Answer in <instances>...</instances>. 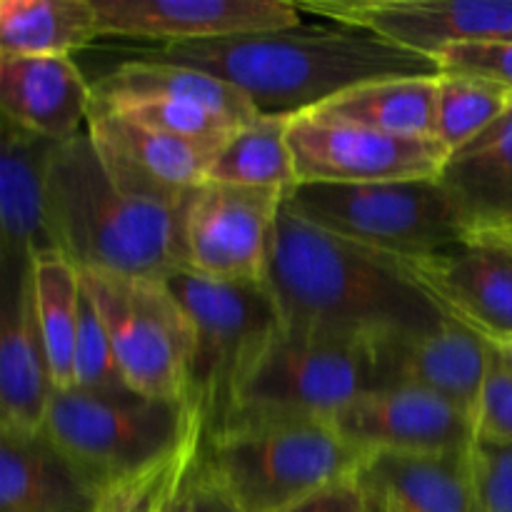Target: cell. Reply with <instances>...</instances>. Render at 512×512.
<instances>
[{"instance_id":"cell-1","label":"cell","mask_w":512,"mask_h":512,"mask_svg":"<svg viewBox=\"0 0 512 512\" xmlns=\"http://www.w3.org/2000/svg\"><path fill=\"white\" fill-rule=\"evenodd\" d=\"M265 285L290 333L408 340L450 320L398 258L330 235L280 208Z\"/></svg>"},{"instance_id":"cell-27","label":"cell","mask_w":512,"mask_h":512,"mask_svg":"<svg viewBox=\"0 0 512 512\" xmlns=\"http://www.w3.org/2000/svg\"><path fill=\"white\" fill-rule=\"evenodd\" d=\"M30 273H33L35 310L48 345L55 388L70 390L75 388V340H78L80 305L85 293L83 275L58 250L35 255Z\"/></svg>"},{"instance_id":"cell-15","label":"cell","mask_w":512,"mask_h":512,"mask_svg":"<svg viewBox=\"0 0 512 512\" xmlns=\"http://www.w3.org/2000/svg\"><path fill=\"white\" fill-rule=\"evenodd\" d=\"M100 35L168 45L213 43L303 25L288 0H93Z\"/></svg>"},{"instance_id":"cell-35","label":"cell","mask_w":512,"mask_h":512,"mask_svg":"<svg viewBox=\"0 0 512 512\" xmlns=\"http://www.w3.org/2000/svg\"><path fill=\"white\" fill-rule=\"evenodd\" d=\"M440 73L475 75L512 90V43H455L435 53Z\"/></svg>"},{"instance_id":"cell-28","label":"cell","mask_w":512,"mask_h":512,"mask_svg":"<svg viewBox=\"0 0 512 512\" xmlns=\"http://www.w3.org/2000/svg\"><path fill=\"white\" fill-rule=\"evenodd\" d=\"M293 115H260L235 130L218 150L210 183L280 190L288 195L298 185L288 130Z\"/></svg>"},{"instance_id":"cell-4","label":"cell","mask_w":512,"mask_h":512,"mask_svg":"<svg viewBox=\"0 0 512 512\" xmlns=\"http://www.w3.org/2000/svg\"><path fill=\"white\" fill-rule=\"evenodd\" d=\"M43 433L110 495L173 465L203 423L188 400L70 388L55 390Z\"/></svg>"},{"instance_id":"cell-31","label":"cell","mask_w":512,"mask_h":512,"mask_svg":"<svg viewBox=\"0 0 512 512\" xmlns=\"http://www.w3.org/2000/svg\"><path fill=\"white\" fill-rule=\"evenodd\" d=\"M98 100V98H95ZM113 108V105H110ZM120 115L130 118L133 123L145 125L158 133L173 135V138L193 140V143L203 145H225V140L240 128L233 120L223 118V115L205 110L200 105L188 103H163V100H145V103L133 105H118Z\"/></svg>"},{"instance_id":"cell-2","label":"cell","mask_w":512,"mask_h":512,"mask_svg":"<svg viewBox=\"0 0 512 512\" xmlns=\"http://www.w3.org/2000/svg\"><path fill=\"white\" fill-rule=\"evenodd\" d=\"M143 58L205 70L238 88L258 115L308 113L373 80L440 75L430 55L350 25H298L213 43L168 45Z\"/></svg>"},{"instance_id":"cell-6","label":"cell","mask_w":512,"mask_h":512,"mask_svg":"<svg viewBox=\"0 0 512 512\" xmlns=\"http://www.w3.org/2000/svg\"><path fill=\"white\" fill-rule=\"evenodd\" d=\"M203 460L243 512H285L358 473L368 455L330 423L245 418L203 435Z\"/></svg>"},{"instance_id":"cell-25","label":"cell","mask_w":512,"mask_h":512,"mask_svg":"<svg viewBox=\"0 0 512 512\" xmlns=\"http://www.w3.org/2000/svg\"><path fill=\"white\" fill-rule=\"evenodd\" d=\"M313 113L398 138L438 140V75L373 80L328 100Z\"/></svg>"},{"instance_id":"cell-12","label":"cell","mask_w":512,"mask_h":512,"mask_svg":"<svg viewBox=\"0 0 512 512\" xmlns=\"http://www.w3.org/2000/svg\"><path fill=\"white\" fill-rule=\"evenodd\" d=\"M85 130L113 183L130 198L160 205H188L208 183L215 155L223 148L145 128L95 95Z\"/></svg>"},{"instance_id":"cell-14","label":"cell","mask_w":512,"mask_h":512,"mask_svg":"<svg viewBox=\"0 0 512 512\" xmlns=\"http://www.w3.org/2000/svg\"><path fill=\"white\" fill-rule=\"evenodd\" d=\"M295 5L430 58L455 43H512V0H325Z\"/></svg>"},{"instance_id":"cell-22","label":"cell","mask_w":512,"mask_h":512,"mask_svg":"<svg viewBox=\"0 0 512 512\" xmlns=\"http://www.w3.org/2000/svg\"><path fill=\"white\" fill-rule=\"evenodd\" d=\"M440 183L468 235L512 240V110L450 155Z\"/></svg>"},{"instance_id":"cell-29","label":"cell","mask_w":512,"mask_h":512,"mask_svg":"<svg viewBox=\"0 0 512 512\" xmlns=\"http://www.w3.org/2000/svg\"><path fill=\"white\" fill-rule=\"evenodd\" d=\"M512 110V90L475 75H438V140L458 153Z\"/></svg>"},{"instance_id":"cell-23","label":"cell","mask_w":512,"mask_h":512,"mask_svg":"<svg viewBox=\"0 0 512 512\" xmlns=\"http://www.w3.org/2000/svg\"><path fill=\"white\" fill-rule=\"evenodd\" d=\"M360 475L398 512H478L470 450L373 453Z\"/></svg>"},{"instance_id":"cell-5","label":"cell","mask_w":512,"mask_h":512,"mask_svg":"<svg viewBox=\"0 0 512 512\" xmlns=\"http://www.w3.org/2000/svg\"><path fill=\"white\" fill-rule=\"evenodd\" d=\"M165 283L193 323L188 400L203 435H215L238 418L250 378L283 333V318L265 283H223L188 268Z\"/></svg>"},{"instance_id":"cell-16","label":"cell","mask_w":512,"mask_h":512,"mask_svg":"<svg viewBox=\"0 0 512 512\" xmlns=\"http://www.w3.org/2000/svg\"><path fill=\"white\" fill-rule=\"evenodd\" d=\"M330 425L365 455L470 450L478 435V425L463 410L405 385L363 395L340 410Z\"/></svg>"},{"instance_id":"cell-36","label":"cell","mask_w":512,"mask_h":512,"mask_svg":"<svg viewBox=\"0 0 512 512\" xmlns=\"http://www.w3.org/2000/svg\"><path fill=\"white\" fill-rule=\"evenodd\" d=\"M285 512H388V503L365 483L358 470L348 478L315 490L313 495L290 505Z\"/></svg>"},{"instance_id":"cell-17","label":"cell","mask_w":512,"mask_h":512,"mask_svg":"<svg viewBox=\"0 0 512 512\" xmlns=\"http://www.w3.org/2000/svg\"><path fill=\"white\" fill-rule=\"evenodd\" d=\"M48 345L40 330L30 263L3 268L0 310V430L38 433L55 395Z\"/></svg>"},{"instance_id":"cell-19","label":"cell","mask_w":512,"mask_h":512,"mask_svg":"<svg viewBox=\"0 0 512 512\" xmlns=\"http://www.w3.org/2000/svg\"><path fill=\"white\" fill-rule=\"evenodd\" d=\"M0 133V243L3 268L55 250L48 223V168L55 145L3 118Z\"/></svg>"},{"instance_id":"cell-37","label":"cell","mask_w":512,"mask_h":512,"mask_svg":"<svg viewBox=\"0 0 512 512\" xmlns=\"http://www.w3.org/2000/svg\"><path fill=\"white\" fill-rule=\"evenodd\" d=\"M165 470H160L150 480H143V483L130 485V488L118 490V493H110L105 498L103 512H158V485Z\"/></svg>"},{"instance_id":"cell-13","label":"cell","mask_w":512,"mask_h":512,"mask_svg":"<svg viewBox=\"0 0 512 512\" xmlns=\"http://www.w3.org/2000/svg\"><path fill=\"white\" fill-rule=\"evenodd\" d=\"M400 263L450 320L490 345L512 348V240L468 235Z\"/></svg>"},{"instance_id":"cell-34","label":"cell","mask_w":512,"mask_h":512,"mask_svg":"<svg viewBox=\"0 0 512 512\" xmlns=\"http://www.w3.org/2000/svg\"><path fill=\"white\" fill-rule=\"evenodd\" d=\"M478 433L512 445V348L493 345L480 398Z\"/></svg>"},{"instance_id":"cell-7","label":"cell","mask_w":512,"mask_h":512,"mask_svg":"<svg viewBox=\"0 0 512 512\" xmlns=\"http://www.w3.org/2000/svg\"><path fill=\"white\" fill-rule=\"evenodd\" d=\"M285 208L325 233L398 260L425 258L468 238L440 178L365 185L298 183L285 195Z\"/></svg>"},{"instance_id":"cell-11","label":"cell","mask_w":512,"mask_h":512,"mask_svg":"<svg viewBox=\"0 0 512 512\" xmlns=\"http://www.w3.org/2000/svg\"><path fill=\"white\" fill-rule=\"evenodd\" d=\"M285 193L205 183L185 218V268L223 283H265Z\"/></svg>"},{"instance_id":"cell-32","label":"cell","mask_w":512,"mask_h":512,"mask_svg":"<svg viewBox=\"0 0 512 512\" xmlns=\"http://www.w3.org/2000/svg\"><path fill=\"white\" fill-rule=\"evenodd\" d=\"M75 388L93 390V393L130 390L118 368L103 318H100L88 290L83 293L78 340H75Z\"/></svg>"},{"instance_id":"cell-24","label":"cell","mask_w":512,"mask_h":512,"mask_svg":"<svg viewBox=\"0 0 512 512\" xmlns=\"http://www.w3.org/2000/svg\"><path fill=\"white\" fill-rule=\"evenodd\" d=\"M93 95L100 103L113 105V108L145 103V100L200 105V108L233 120L240 128L260 118L253 103L225 80L215 78L205 70L150 60L143 55L100 75L93 83Z\"/></svg>"},{"instance_id":"cell-8","label":"cell","mask_w":512,"mask_h":512,"mask_svg":"<svg viewBox=\"0 0 512 512\" xmlns=\"http://www.w3.org/2000/svg\"><path fill=\"white\" fill-rule=\"evenodd\" d=\"M383 388H388L383 340L283 330L250 378L235 420L330 423L350 403Z\"/></svg>"},{"instance_id":"cell-38","label":"cell","mask_w":512,"mask_h":512,"mask_svg":"<svg viewBox=\"0 0 512 512\" xmlns=\"http://www.w3.org/2000/svg\"><path fill=\"white\" fill-rule=\"evenodd\" d=\"M388 512H398V510H393V508H390V505H388Z\"/></svg>"},{"instance_id":"cell-30","label":"cell","mask_w":512,"mask_h":512,"mask_svg":"<svg viewBox=\"0 0 512 512\" xmlns=\"http://www.w3.org/2000/svg\"><path fill=\"white\" fill-rule=\"evenodd\" d=\"M158 512H243L205 465L203 435L160 478Z\"/></svg>"},{"instance_id":"cell-20","label":"cell","mask_w":512,"mask_h":512,"mask_svg":"<svg viewBox=\"0 0 512 512\" xmlns=\"http://www.w3.org/2000/svg\"><path fill=\"white\" fill-rule=\"evenodd\" d=\"M93 105V83L70 58L0 55V110L18 128L65 143L80 133Z\"/></svg>"},{"instance_id":"cell-21","label":"cell","mask_w":512,"mask_h":512,"mask_svg":"<svg viewBox=\"0 0 512 512\" xmlns=\"http://www.w3.org/2000/svg\"><path fill=\"white\" fill-rule=\"evenodd\" d=\"M105 498L43 430H0V512H103Z\"/></svg>"},{"instance_id":"cell-26","label":"cell","mask_w":512,"mask_h":512,"mask_svg":"<svg viewBox=\"0 0 512 512\" xmlns=\"http://www.w3.org/2000/svg\"><path fill=\"white\" fill-rule=\"evenodd\" d=\"M95 38L93 0H0V55L70 58Z\"/></svg>"},{"instance_id":"cell-18","label":"cell","mask_w":512,"mask_h":512,"mask_svg":"<svg viewBox=\"0 0 512 512\" xmlns=\"http://www.w3.org/2000/svg\"><path fill=\"white\" fill-rule=\"evenodd\" d=\"M493 345L455 320L433 333L385 343L388 388H418L448 400L478 425Z\"/></svg>"},{"instance_id":"cell-9","label":"cell","mask_w":512,"mask_h":512,"mask_svg":"<svg viewBox=\"0 0 512 512\" xmlns=\"http://www.w3.org/2000/svg\"><path fill=\"white\" fill-rule=\"evenodd\" d=\"M80 275L108 330L125 385L148 398L188 400L193 323L168 283L95 270Z\"/></svg>"},{"instance_id":"cell-10","label":"cell","mask_w":512,"mask_h":512,"mask_svg":"<svg viewBox=\"0 0 512 512\" xmlns=\"http://www.w3.org/2000/svg\"><path fill=\"white\" fill-rule=\"evenodd\" d=\"M298 183L365 185L440 178L450 150L440 140L398 138L323 115H293L288 130Z\"/></svg>"},{"instance_id":"cell-3","label":"cell","mask_w":512,"mask_h":512,"mask_svg":"<svg viewBox=\"0 0 512 512\" xmlns=\"http://www.w3.org/2000/svg\"><path fill=\"white\" fill-rule=\"evenodd\" d=\"M188 205L130 198L113 183L88 130L55 145L48 223L58 253L78 270L168 280L185 268Z\"/></svg>"},{"instance_id":"cell-33","label":"cell","mask_w":512,"mask_h":512,"mask_svg":"<svg viewBox=\"0 0 512 512\" xmlns=\"http://www.w3.org/2000/svg\"><path fill=\"white\" fill-rule=\"evenodd\" d=\"M478 512H512V445L475 435L470 448Z\"/></svg>"}]
</instances>
